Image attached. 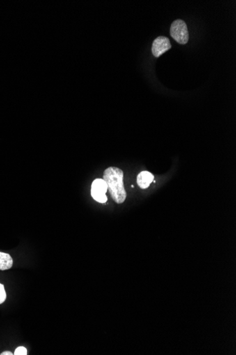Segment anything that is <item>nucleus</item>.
I'll return each instance as SVG.
<instances>
[{
	"label": "nucleus",
	"instance_id": "nucleus-1",
	"mask_svg": "<svg viewBox=\"0 0 236 355\" xmlns=\"http://www.w3.org/2000/svg\"><path fill=\"white\" fill-rule=\"evenodd\" d=\"M103 179L108 186L110 194L115 203L125 202L127 192L124 186V173L120 168L110 167L104 171Z\"/></svg>",
	"mask_w": 236,
	"mask_h": 355
},
{
	"label": "nucleus",
	"instance_id": "nucleus-2",
	"mask_svg": "<svg viewBox=\"0 0 236 355\" xmlns=\"http://www.w3.org/2000/svg\"><path fill=\"white\" fill-rule=\"evenodd\" d=\"M170 35L180 44H186L189 41V32L187 26L183 20L177 19L174 21L170 26Z\"/></svg>",
	"mask_w": 236,
	"mask_h": 355
},
{
	"label": "nucleus",
	"instance_id": "nucleus-3",
	"mask_svg": "<svg viewBox=\"0 0 236 355\" xmlns=\"http://www.w3.org/2000/svg\"><path fill=\"white\" fill-rule=\"evenodd\" d=\"M108 191V186L103 179H97L93 181L91 185V196L93 200L99 203H106L108 198L106 193Z\"/></svg>",
	"mask_w": 236,
	"mask_h": 355
},
{
	"label": "nucleus",
	"instance_id": "nucleus-4",
	"mask_svg": "<svg viewBox=\"0 0 236 355\" xmlns=\"http://www.w3.org/2000/svg\"><path fill=\"white\" fill-rule=\"evenodd\" d=\"M170 49H171V44L169 39L166 36H159L154 41L152 51L154 56L159 58L163 53L169 51Z\"/></svg>",
	"mask_w": 236,
	"mask_h": 355
},
{
	"label": "nucleus",
	"instance_id": "nucleus-5",
	"mask_svg": "<svg viewBox=\"0 0 236 355\" xmlns=\"http://www.w3.org/2000/svg\"><path fill=\"white\" fill-rule=\"evenodd\" d=\"M154 176L150 172L143 171L138 175L136 182L141 189H147L153 182Z\"/></svg>",
	"mask_w": 236,
	"mask_h": 355
},
{
	"label": "nucleus",
	"instance_id": "nucleus-6",
	"mask_svg": "<svg viewBox=\"0 0 236 355\" xmlns=\"http://www.w3.org/2000/svg\"><path fill=\"white\" fill-rule=\"evenodd\" d=\"M13 266V259L10 254L0 252V270L10 269Z\"/></svg>",
	"mask_w": 236,
	"mask_h": 355
},
{
	"label": "nucleus",
	"instance_id": "nucleus-7",
	"mask_svg": "<svg viewBox=\"0 0 236 355\" xmlns=\"http://www.w3.org/2000/svg\"><path fill=\"white\" fill-rule=\"evenodd\" d=\"M7 299L6 291L3 285L0 284V304L5 302Z\"/></svg>",
	"mask_w": 236,
	"mask_h": 355
},
{
	"label": "nucleus",
	"instance_id": "nucleus-8",
	"mask_svg": "<svg viewBox=\"0 0 236 355\" xmlns=\"http://www.w3.org/2000/svg\"><path fill=\"white\" fill-rule=\"evenodd\" d=\"M27 349L24 347H19L16 349L14 354L15 355H26L27 354Z\"/></svg>",
	"mask_w": 236,
	"mask_h": 355
},
{
	"label": "nucleus",
	"instance_id": "nucleus-9",
	"mask_svg": "<svg viewBox=\"0 0 236 355\" xmlns=\"http://www.w3.org/2000/svg\"><path fill=\"white\" fill-rule=\"evenodd\" d=\"M1 354V355H12L14 354L12 352H10V351H5V352H3V353H1V354Z\"/></svg>",
	"mask_w": 236,
	"mask_h": 355
}]
</instances>
